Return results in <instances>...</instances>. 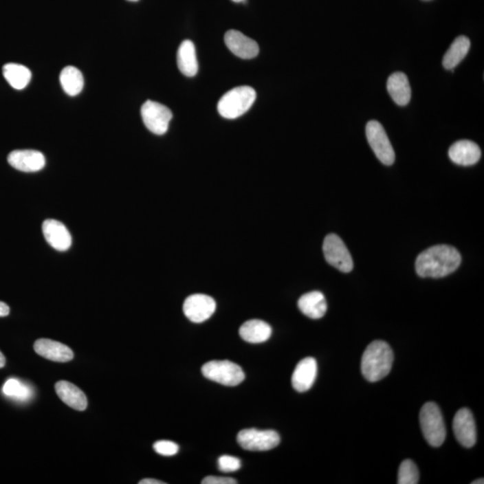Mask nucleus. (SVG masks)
<instances>
[{
  "label": "nucleus",
  "instance_id": "f257e3e1",
  "mask_svg": "<svg viewBox=\"0 0 484 484\" xmlns=\"http://www.w3.org/2000/svg\"><path fill=\"white\" fill-rule=\"evenodd\" d=\"M461 264V256L452 246L437 245L421 252L415 261L416 273L421 277L441 278L452 274Z\"/></svg>",
  "mask_w": 484,
  "mask_h": 484
},
{
  "label": "nucleus",
  "instance_id": "f03ea898",
  "mask_svg": "<svg viewBox=\"0 0 484 484\" xmlns=\"http://www.w3.org/2000/svg\"><path fill=\"white\" fill-rule=\"evenodd\" d=\"M393 362L394 353L389 344L384 341H374L363 353L362 375L368 382H379L390 373Z\"/></svg>",
  "mask_w": 484,
  "mask_h": 484
},
{
  "label": "nucleus",
  "instance_id": "7ed1b4c3",
  "mask_svg": "<svg viewBox=\"0 0 484 484\" xmlns=\"http://www.w3.org/2000/svg\"><path fill=\"white\" fill-rule=\"evenodd\" d=\"M256 98V94L252 87L234 88L221 98L218 102V111L226 119H237L252 108Z\"/></svg>",
  "mask_w": 484,
  "mask_h": 484
},
{
  "label": "nucleus",
  "instance_id": "20e7f679",
  "mask_svg": "<svg viewBox=\"0 0 484 484\" xmlns=\"http://www.w3.org/2000/svg\"><path fill=\"white\" fill-rule=\"evenodd\" d=\"M420 424L425 439L432 447H441L446 439L445 421L441 409L435 403L428 402L421 407Z\"/></svg>",
  "mask_w": 484,
  "mask_h": 484
},
{
  "label": "nucleus",
  "instance_id": "39448f33",
  "mask_svg": "<svg viewBox=\"0 0 484 484\" xmlns=\"http://www.w3.org/2000/svg\"><path fill=\"white\" fill-rule=\"evenodd\" d=\"M201 371L206 379L223 386H238L245 380V374L240 366L230 361L209 362L204 364Z\"/></svg>",
  "mask_w": 484,
  "mask_h": 484
},
{
  "label": "nucleus",
  "instance_id": "423d86ee",
  "mask_svg": "<svg viewBox=\"0 0 484 484\" xmlns=\"http://www.w3.org/2000/svg\"><path fill=\"white\" fill-rule=\"evenodd\" d=\"M366 135L377 159L383 164H393L395 159L393 146L382 124L376 120L368 121L366 126Z\"/></svg>",
  "mask_w": 484,
  "mask_h": 484
},
{
  "label": "nucleus",
  "instance_id": "0eeeda50",
  "mask_svg": "<svg viewBox=\"0 0 484 484\" xmlns=\"http://www.w3.org/2000/svg\"><path fill=\"white\" fill-rule=\"evenodd\" d=\"M323 252L327 262L336 270L344 273L353 270L352 256L338 235L329 234L324 238Z\"/></svg>",
  "mask_w": 484,
  "mask_h": 484
},
{
  "label": "nucleus",
  "instance_id": "6e6552de",
  "mask_svg": "<svg viewBox=\"0 0 484 484\" xmlns=\"http://www.w3.org/2000/svg\"><path fill=\"white\" fill-rule=\"evenodd\" d=\"M239 445L245 450L267 451L280 443L279 434L272 430H242L237 436Z\"/></svg>",
  "mask_w": 484,
  "mask_h": 484
},
{
  "label": "nucleus",
  "instance_id": "1a4fd4ad",
  "mask_svg": "<svg viewBox=\"0 0 484 484\" xmlns=\"http://www.w3.org/2000/svg\"><path fill=\"white\" fill-rule=\"evenodd\" d=\"M141 116L144 124L155 135H164L169 129L173 113L169 108L161 103L147 101L141 108Z\"/></svg>",
  "mask_w": 484,
  "mask_h": 484
},
{
  "label": "nucleus",
  "instance_id": "9d476101",
  "mask_svg": "<svg viewBox=\"0 0 484 484\" xmlns=\"http://www.w3.org/2000/svg\"><path fill=\"white\" fill-rule=\"evenodd\" d=\"M217 309V303L206 294L190 295L183 304V312L193 323H202L210 318Z\"/></svg>",
  "mask_w": 484,
  "mask_h": 484
},
{
  "label": "nucleus",
  "instance_id": "9b49d317",
  "mask_svg": "<svg viewBox=\"0 0 484 484\" xmlns=\"http://www.w3.org/2000/svg\"><path fill=\"white\" fill-rule=\"evenodd\" d=\"M453 429L457 441L463 447L469 448L476 443V426L470 410L462 408L457 411L454 417Z\"/></svg>",
  "mask_w": 484,
  "mask_h": 484
},
{
  "label": "nucleus",
  "instance_id": "f8f14e48",
  "mask_svg": "<svg viewBox=\"0 0 484 484\" xmlns=\"http://www.w3.org/2000/svg\"><path fill=\"white\" fill-rule=\"evenodd\" d=\"M8 162L14 169L23 173L39 172L46 164L43 153L35 150H16L8 155Z\"/></svg>",
  "mask_w": 484,
  "mask_h": 484
},
{
  "label": "nucleus",
  "instance_id": "ddd939ff",
  "mask_svg": "<svg viewBox=\"0 0 484 484\" xmlns=\"http://www.w3.org/2000/svg\"><path fill=\"white\" fill-rule=\"evenodd\" d=\"M224 41L230 51L243 60H250L258 54V43L241 32L235 30L227 32Z\"/></svg>",
  "mask_w": 484,
  "mask_h": 484
},
{
  "label": "nucleus",
  "instance_id": "4468645a",
  "mask_svg": "<svg viewBox=\"0 0 484 484\" xmlns=\"http://www.w3.org/2000/svg\"><path fill=\"white\" fill-rule=\"evenodd\" d=\"M44 238L53 249L66 252L72 244V237L67 227L57 220L48 219L43 223Z\"/></svg>",
  "mask_w": 484,
  "mask_h": 484
},
{
  "label": "nucleus",
  "instance_id": "2eb2a0df",
  "mask_svg": "<svg viewBox=\"0 0 484 484\" xmlns=\"http://www.w3.org/2000/svg\"><path fill=\"white\" fill-rule=\"evenodd\" d=\"M318 373V364L314 358L308 357L298 363L292 377L294 388L304 393L311 388Z\"/></svg>",
  "mask_w": 484,
  "mask_h": 484
},
{
  "label": "nucleus",
  "instance_id": "dca6fc26",
  "mask_svg": "<svg viewBox=\"0 0 484 484\" xmlns=\"http://www.w3.org/2000/svg\"><path fill=\"white\" fill-rule=\"evenodd\" d=\"M448 155L454 164L462 166H471L479 162L482 152L474 142L460 140L450 146Z\"/></svg>",
  "mask_w": 484,
  "mask_h": 484
},
{
  "label": "nucleus",
  "instance_id": "f3484780",
  "mask_svg": "<svg viewBox=\"0 0 484 484\" xmlns=\"http://www.w3.org/2000/svg\"><path fill=\"white\" fill-rule=\"evenodd\" d=\"M34 348L37 354L50 361L67 362L74 358L73 351L67 345L51 339H39Z\"/></svg>",
  "mask_w": 484,
  "mask_h": 484
},
{
  "label": "nucleus",
  "instance_id": "a211bd4d",
  "mask_svg": "<svg viewBox=\"0 0 484 484\" xmlns=\"http://www.w3.org/2000/svg\"><path fill=\"white\" fill-rule=\"evenodd\" d=\"M55 390L58 397L67 406L76 411H85L87 407V398L84 392L74 384L66 380H60L56 383Z\"/></svg>",
  "mask_w": 484,
  "mask_h": 484
},
{
  "label": "nucleus",
  "instance_id": "6ab92c4d",
  "mask_svg": "<svg viewBox=\"0 0 484 484\" xmlns=\"http://www.w3.org/2000/svg\"><path fill=\"white\" fill-rule=\"evenodd\" d=\"M386 88L393 101L399 106H406L411 101L412 91L406 74H392L386 82Z\"/></svg>",
  "mask_w": 484,
  "mask_h": 484
},
{
  "label": "nucleus",
  "instance_id": "aec40b11",
  "mask_svg": "<svg viewBox=\"0 0 484 484\" xmlns=\"http://www.w3.org/2000/svg\"><path fill=\"white\" fill-rule=\"evenodd\" d=\"M300 311L312 320H320L326 314L327 304L326 298L320 292H311L300 298L298 302Z\"/></svg>",
  "mask_w": 484,
  "mask_h": 484
},
{
  "label": "nucleus",
  "instance_id": "412c9836",
  "mask_svg": "<svg viewBox=\"0 0 484 484\" xmlns=\"http://www.w3.org/2000/svg\"><path fill=\"white\" fill-rule=\"evenodd\" d=\"M272 335V329L265 321L252 320L245 322L240 329V336L244 341L250 344H261L267 342Z\"/></svg>",
  "mask_w": 484,
  "mask_h": 484
},
{
  "label": "nucleus",
  "instance_id": "4be33fe9",
  "mask_svg": "<svg viewBox=\"0 0 484 484\" xmlns=\"http://www.w3.org/2000/svg\"><path fill=\"white\" fill-rule=\"evenodd\" d=\"M177 62L183 75L190 78L197 75L199 71V63L197 60L196 49L191 41L186 40L181 44L177 54Z\"/></svg>",
  "mask_w": 484,
  "mask_h": 484
},
{
  "label": "nucleus",
  "instance_id": "5701e85b",
  "mask_svg": "<svg viewBox=\"0 0 484 484\" xmlns=\"http://www.w3.org/2000/svg\"><path fill=\"white\" fill-rule=\"evenodd\" d=\"M470 46V40L468 37H457L451 44L448 51L445 53L443 61H442L445 69L454 71V67L466 57Z\"/></svg>",
  "mask_w": 484,
  "mask_h": 484
},
{
  "label": "nucleus",
  "instance_id": "b1692460",
  "mask_svg": "<svg viewBox=\"0 0 484 484\" xmlns=\"http://www.w3.org/2000/svg\"><path fill=\"white\" fill-rule=\"evenodd\" d=\"M3 75L12 87L22 90L31 81L32 73L28 67L16 63L6 64L3 67Z\"/></svg>",
  "mask_w": 484,
  "mask_h": 484
},
{
  "label": "nucleus",
  "instance_id": "393cba45",
  "mask_svg": "<svg viewBox=\"0 0 484 484\" xmlns=\"http://www.w3.org/2000/svg\"><path fill=\"white\" fill-rule=\"evenodd\" d=\"M60 80L65 93L69 96H76L84 88V76L75 67H66L61 71Z\"/></svg>",
  "mask_w": 484,
  "mask_h": 484
},
{
  "label": "nucleus",
  "instance_id": "a878e982",
  "mask_svg": "<svg viewBox=\"0 0 484 484\" xmlns=\"http://www.w3.org/2000/svg\"><path fill=\"white\" fill-rule=\"evenodd\" d=\"M2 390L7 397L21 402L31 400L34 395V390L30 386L16 379L8 380L3 386Z\"/></svg>",
  "mask_w": 484,
  "mask_h": 484
},
{
  "label": "nucleus",
  "instance_id": "bb28decb",
  "mask_svg": "<svg viewBox=\"0 0 484 484\" xmlns=\"http://www.w3.org/2000/svg\"><path fill=\"white\" fill-rule=\"evenodd\" d=\"M419 470L412 460L406 459L401 463L398 471V484H417L419 483Z\"/></svg>",
  "mask_w": 484,
  "mask_h": 484
},
{
  "label": "nucleus",
  "instance_id": "cd10ccee",
  "mask_svg": "<svg viewBox=\"0 0 484 484\" xmlns=\"http://www.w3.org/2000/svg\"><path fill=\"white\" fill-rule=\"evenodd\" d=\"M218 468L223 473H234V472L240 470L241 461L238 457L224 454L218 459Z\"/></svg>",
  "mask_w": 484,
  "mask_h": 484
},
{
  "label": "nucleus",
  "instance_id": "c85d7f7f",
  "mask_svg": "<svg viewBox=\"0 0 484 484\" xmlns=\"http://www.w3.org/2000/svg\"><path fill=\"white\" fill-rule=\"evenodd\" d=\"M155 452L164 456H172L179 452V446L170 441H160L153 444Z\"/></svg>",
  "mask_w": 484,
  "mask_h": 484
},
{
  "label": "nucleus",
  "instance_id": "c756f323",
  "mask_svg": "<svg viewBox=\"0 0 484 484\" xmlns=\"http://www.w3.org/2000/svg\"><path fill=\"white\" fill-rule=\"evenodd\" d=\"M203 484H236L237 481L230 477L208 476L202 481Z\"/></svg>",
  "mask_w": 484,
  "mask_h": 484
},
{
  "label": "nucleus",
  "instance_id": "7c9ffc66",
  "mask_svg": "<svg viewBox=\"0 0 484 484\" xmlns=\"http://www.w3.org/2000/svg\"><path fill=\"white\" fill-rule=\"evenodd\" d=\"M10 309L8 304L0 302V317H7L10 314Z\"/></svg>",
  "mask_w": 484,
  "mask_h": 484
},
{
  "label": "nucleus",
  "instance_id": "2f4dec72",
  "mask_svg": "<svg viewBox=\"0 0 484 484\" xmlns=\"http://www.w3.org/2000/svg\"><path fill=\"white\" fill-rule=\"evenodd\" d=\"M165 483L161 482V481L155 479H144L140 481V484H164Z\"/></svg>",
  "mask_w": 484,
  "mask_h": 484
},
{
  "label": "nucleus",
  "instance_id": "473e14b6",
  "mask_svg": "<svg viewBox=\"0 0 484 484\" xmlns=\"http://www.w3.org/2000/svg\"><path fill=\"white\" fill-rule=\"evenodd\" d=\"M6 364V358L4 354L0 352V368L4 367Z\"/></svg>",
  "mask_w": 484,
  "mask_h": 484
},
{
  "label": "nucleus",
  "instance_id": "72a5a7b5",
  "mask_svg": "<svg viewBox=\"0 0 484 484\" xmlns=\"http://www.w3.org/2000/svg\"><path fill=\"white\" fill-rule=\"evenodd\" d=\"M472 483H473V484H481V483L483 484L484 482H483V479H479L477 481H474V482Z\"/></svg>",
  "mask_w": 484,
  "mask_h": 484
},
{
  "label": "nucleus",
  "instance_id": "f704fd0d",
  "mask_svg": "<svg viewBox=\"0 0 484 484\" xmlns=\"http://www.w3.org/2000/svg\"><path fill=\"white\" fill-rule=\"evenodd\" d=\"M232 1H234L236 3H240V2H243L245 0H232Z\"/></svg>",
  "mask_w": 484,
  "mask_h": 484
},
{
  "label": "nucleus",
  "instance_id": "c9c22d12",
  "mask_svg": "<svg viewBox=\"0 0 484 484\" xmlns=\"http://www.w3.org/2000/svg\"><path fill=\"white\" fill-rule=\"evenodd\" d=\"M129 1L135 2V1H138V0H129Z\"/></svg>",
  "mask_w": 484,
  "mask_h": 484
}]
</instances>
